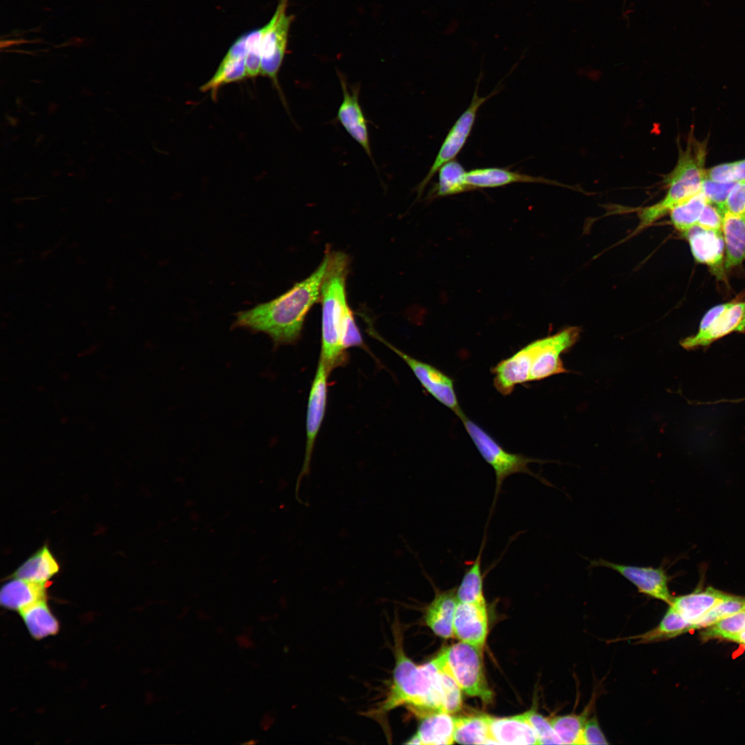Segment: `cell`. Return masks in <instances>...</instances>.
Here are the masks:
<instances>
[{"label": "cell", "instance_id": "44dd1931", "mask_svg": "<svg viewBox=\"0 0 745 745\" xmlns=\"http://www.w3.org/2000/svg\"><path fill=\"white\" fill-rule=\"evenodd\" d=\"M458 601L453 589L437 591L425 613L426 625L438 636L450 638L454 636L453 622Z\"/></svg>", "mask_w": 745, "mask_h": 745}, {"label": "cell", "instance_id": "c3c4849f", "mask_svg": "<svg viewBox=\"0 0 745 745\" xmlns=\"http://www.w3.org/2000/svg\"><path fill=\"white\" fill-rule=\"evenodd\" d=\"M744 646V650H745V644Z\"/></svg>", "mask_w": 745, "mask_h": 745}, {"label": "cell", "instance_id": "7402d4cb", "mask_svg": "<svg viewBox=\"0 0 745 745\" xmlns=\"http://www.w3.org/2000/svg\"><path fill=\"white\" fill-rule=\"evenodd\" d=\"M728 595L721 590L709 586L704 590H695L687 595L673 597L669 606L691 624L694 629V625Z\"/></svg>", "mask_w": 745, "mask_h": 745}, {"label": "cell", "instance_id": "3957f363", "mask_svg": "<svg viewBox=\"0 0 745 745\" xmlns=\"http://www.w3.org/2000/svg\"><path fill=\"white\" fill-rule=\"evenodd\" d=\"M328 262L321 288L322 306L320 359L330 373L347 360L343 345L346 324L352 311L346 298L348 256L341 252L328 253Z\"/></svg>", "mask_w": 745, "mask_h": 745}, {"label": "cell", "instance_id": "1f68e13d", "mask_svg": "<svg viewBox=\"0 0 745 745\" xmlns=\"http://www.w3.org/2000/svg\"><path fill=\"white\" fill-rule=\"evenodd\" d=\"M594 702L595 699L593 698L579 714L572 713L550 718L553 726L562 744H579L583 728L588 719Z\"/></svg>", "mask_w": 745, "mask_h": 745}, {"label": "cell", "instance_id": "f1b7e54d", "mask_svg": "<svg viewBox=\"0 0 745 745\" xmlns=\"http://www.w3.org/2000/svg\"><path fill=\"white\" fill-rule=\"evenodd\" d=\"M438 172V180L429 191L428 199L471 190L466 183V171L456 159L445 163Z\"/></svg>", "mask_w": 745, "mask_h": 745}, {"label": "cell", "instance_id": "ba28073f", "mask_svg": "<svg viewBox=\"0 0 745 745\" xmlns=\"http://www.w3.org/2000/svg\"><path fill=\"white\" fill-rule=\"evenodd\" d=\"M289 0H279L274 14L264 27L261 41V75L268 77L279 95L278 73L286 52L288 32L293 19L287 14Z\"/></svg>", "mask_w": 745, "mask_h": 745}, {"label": "cell", "instance_id": "e575fe53", "mask_svg": "<svg viewBox=\"0 0 745 745\" xmlns=\"http://www.w3.org/2000/svg\"><path fill=\"white\" fill-rule=\"evenodd\" d=\"M439 655L441 659L439 680L442 711L451 714L459 711L462 706L461 689L446 665L442 652Z\"/></svg>", "mask_w": 745, "mask_h": 745}, {"label": "cell", "instance_id": "5bb4252c", "mask_svg": "<svg viewBox=\"0 0 745 745\" xmlns=\"http://www.w3.org/2000/svg\"><path fill=\"white\" fill-rule=\"evenodd\" d=\"M338 77L343 92V100L338 108L337 119L349 135L361 146L374 164L368 121L359 103L360 86L357 84L349 88L343 74L338 72Z\"/></svg>", "mask_w": 745, "mask_h": 745}, {"label": "cell", "instance_id": "ac0fdd59", "mask_svg": "<svg viewBox=\"0 0 745 745\" xmlns=\"http://www.w3.org/2000/svg\"><path fill=\"white\" fill-rule=\"evenodd\" d=\"M246 34L241 35L228 49L212 78L200 90L210 91L213 99H217L219 88L247 78L246 69Z\"/></svg>", "mask_w": 745, "mask_h": 745}, {"label": "cell", "instance_id": "7c38bea8", "mask_svg": "<svg viewBox=\"0 0 745 745\" xmlns=\"http://www.w3.org/2000/svg\"><path fill=\"white\" fill-rule=\"evenodd\" d=\"M329 374L330 372L328 371L323 361L319 358L309 393L306 424V450L303 466L296 484V493L299 490L301 479L310 473V462L314 446L324 420L326 408L328 377Z\"/></svg>", "mask_w": 745, "mask_h": 745}, {"label": "cell", "instance_id": "e0dca14e", "mask_svg": "<svg viewBox=\"0 0 745 745\" xmlns=\"http://www.w3.org/2000/svg\"><path fill=\"white\" fill-rule=\"evenodd\" d=\"M684 234L695 260L708 266L719 277L722 276L725 248L722 231L704 229L696 225Z\"/></svg>", "mask_w": 745, "mask_h": 745}, {"label": "cell", "instance_id": "8d00e7d4", "mask_svg": "<svg viewBox=\"0 0 745 745\" xmlns=\"http://www.w3.org/2000/svg\"><path fill=\"white\" fill-rule=\"evenodd\" d=\"M262 34V28L246 34V69L247 77L249 78H255L261 74Z\"/></svg>", "mask_w": 745, "mask_h": 745}, {"label": "cell", "instance_id": "f6af8a7d", "mask_svg": "<svg viewBox=\"0 0 745 745\" xmlns=\"http://www.w3.org/2000/svg\"><path fill=\"white\" fill-rule=\"evenodd\" d=\"M235 640L238 646L243 648L250 649L255 646V643L248 634H241L236 637Z\"/></svg>", "mask_w": 745, "mask_h": 745}, {"label": "cell", "instance_id": "836d02e7", "mask_svg": "<svg viewBox=\"0 0 745 745\" xmlns=\"http://www.w3.org/2000/svg\"><path fill=\"white\" fill-rule=\"evenodd\" d=\"M744 630H745V608L703 628L701 637L705 641L712 639L732 641Z\"/></svg>", "mask_w": 745, "mask_h": 745}, {"label": "cell", "instance_id": "484cf974", "mask_svg": "<svg viewBox=\"0 0 745 745\" xmlns=\"http://www.w3.org/2000/svg\"><path fill=\"white\" fill-rule=\"evenodd\" d=\"M666 610L662 619L654 628L644 633L619 640L635 641L634 644H648L668 640L693 630V626L684 619L672 606Z\"/></svg>", "mask_w": 745, "mask_h": 745}, {"label": "cell", "instance_id": "83f0119b", "mask_svg": "<svg viewBox=\"0 0 745 745\" xmlns=\"http://www.w3.org/2000/svg\"><path fill=\"white\" fill-rule=\"evenodd\" d=\"M490 716L486 715L456 717L455 742L462 744H497L490 731Z\"/></svg>", "mask_w": 745, "mask_h": 745}, {"label": "cell", "instance_id": "d6a6232c", "mask_svg": "<svg viewBox=\"0 0 745 745\" xmlns=\"http://www.w3.org/2000/svg\"><path fill=\"white\" fill-rule=\"evenodd\" d=\"M707 203V199L700 190L687 200L675 206L670 211V219L674 227L677 230L685 233L696 226Z\"/></svg>", "mask_w": 745, "mask_h": 745}, {"label": "cell", "instance_id": "277c9868", "mask_svg": "<svg viewBox=\"0 0 745 745\" xmlns=\"http://www.w3.org/2000/svg\"><path fill=\"white\" fill-rule=\"evenodd\" d=\"M706 155V143L689 137L685 149H679L675 168L665 177L664 183L668 187L666 194L656 203L639 210V224L637 230L652 224L670 212L675 206L701 190L706 178V170L704 168Z\"/></svg>", "mask_w": 745, "mask_h": 745}, {"label": "cell", "instance_id": "60d3db41", "mask_svg": "<svg viewBox=\"0 0 745 745\" xmlns=\"http://www.w3.org/2000/svg\"><path fill=\"white\" fill-rule=\"evenodd\" d=\"M723 215L717 206L708 201L698 219L697 226L704 229L722 231Z\"/></svg>", "mask_w": 745, "mask_h": 745}, {"label": "cell", "instance_id": "4fadbf2b", "mask_svg": "<svg viewBox=\"0 0 745 745\" xmlns=\"http://www.w3.org/2000/svg\"><path fill=\"white\" fill-rule=\"evenodd\" d=\"M592 567H604L616 571L632 583L638 592L662 601L668 606L673 597L668 588L670 577L663 566L658 568L619 564L604 559L590 561Z\"/></svg>", "mask_w": 745, "mask_h": 745}, {"label": "cell", "instance_id": "5b68a950", "mask_svg": "<svg viewBox=\"0 0 745 745\" xmlns=\"http://www.w3.org/2000/svg\"><path fill=\"white\" fill-rule=\"evenodd\" d=\"M459 419L479 454L495 472L496 484L493 504L496 501L504 481L511 475L519 473H526L547 484V481L533 473L528 468L530 463H540L542 462V460L506 451L491 435L468 418L464 413Z\"/></svg>", "mask_w": 745, "mask_h": 745}, {"label": "cell", "instance_id": "d590c367", "mask_svg": "<svg viewBox=\"0 0 745 745\" xmlns=\"http://www.w3.org/2000/svg\"><path fill=\"white\" fill-rule=\"evenodd\" d=\"M745 608V597L728 595L717 604L699 621L694 629H703Z\"/></svg>", "mask_w": 745, "mask_h": 745}, {"label": "cell", "instance_id": "8992f818", "mask_svg": "<svg viewBox=\"0 0 745 745\" xmlns=\"http://www.w3.org/2000/svg\"><path fill=\"white\" fill-rule=\"evenodd\" d=\"M445 663L462 691L490 703L493 694L486 679L483 648L461 642L443 650Z\"/></svg>", "mask_w": 745, "mask_h": 745}, {"label": "cell", "instance_id": "9a60e30c", "mask_svg": "<svg viewBox=\"0 0 745 745\" xmlns=\"http://www.w3.org/2000/svg\"><path fill=\"white\" fill-rule=\"evenodd\" d=\"M535 350L536 343L533 341L490 369L494 375L493 385L497 392L507 396L513 392L517 385L530 381Z\"/></svg>", "mask_w": 745, "mask_h": 745}, {"label": "cell", "instance_id": "6da1fadb", "mask_svg": "<svg viewBox=\"0 0 745 745\" xmlns=\"http://www.w3.org/2000/svg\"><path fill=\"white\" fill-rule=\"evenodd\" d=\"M328 262L327 252L309 277L288 291L270 301L239 312L232 327L265 333L275 346L295 343L301 336L308 312L320 300Z\"/></svg>", "mask_w": 745, "mask_h": 745}, {"label": "cell", "instance_id": "d4e9b609", "mask_svg": "<svg viewBox=\"0 0 745 745\" xmlns=\"http://www.w3.org/2000/svg\"><path fill=\"white\" fill-rule=\"evenodd\" d=\"M722 231L726 250L724 266L729 270L745 259V215L724 212Z\"/></svg>", "mask_w": 745, "mask_h": 745}, {"label": "cell", "instance_id": "4dcf8cb0", "mask_svg": "<svg viewBox=\"0 0 745 745\" xmlns=\"http://www.w3.org/2000/svg\"><path fill=\"white\" fill-rule=\"evenodd\" d=\"M482 544L476 558L466 568L456 590L458 602L486 603L484 595V575L481 570Z\"/></svg>", "mask_w": 745, "mask_h": 745}, {"label": "cell", "instance_id": "7bdbcfd3", "mask_svg": "<svg viewBox=\"0 0 745 745\" xmlns=\"http://www.w3.org/2000/svg\"><path fill=\"white\" fill-rule=\"evenodd\" d=\"M706 178L717 182H736L734 163H726L713 167L706 171Z\"/></svg>", "mask_w": 745, "mask_h": 745}, {"label": "cell", "instance_id": "603a6c76", "mask_svg": "<svg viewBox=\"0 0 745 745\" xmlns=\"http://www.w3.org/2000/svg\"><path fill=\"white\" fill-rule=\"evenodd\" d=\"M490 731L498 744H539L536 733L525 717H490Z\"/></svg>", "mask_w": 745, "mask_h": 745}, {"label": "cell", "instance_id": "b9f144b4", "mask_svg": "<svg viewBox=\"0 0 745 745\" xmlns=\"http://www.w3.org/2000/svg\"><path fill=\"white\" fill-rule=\"evenodd\" d=\"M608 742L602 731L597 719H588L583 728L579 744H608Z\"/></svg>", "mask_w": 745, "mask_h": 745}, {"label": "cell", "instance_id": "d6986e66", "mask_svg": "<svg viewBox=\"0 0 745 745\" xmlns=\"http://www.w3.org/2000/svg\"><path fill=\"white\" fill-rule=\"evenodd\" d=\"M466 180L470 190L496 188L515 183H539L560 185L557 181L535 177L519 171L498 167L479 168L466 172Z\"/></svg>", "mask_w": 745, "mask_h": 745}, {"label": "cell", "instance_id": "9c48e42d", "mask_svg": "<svg viewBox=\"0 0 745 745\" xmlns=\"http://www.w3.org/2000/svg\"><path fill=\"white\" fill-rule=\"evenodd\" d=\"M479 81H477L470 105L448 132L430 170L418 184L416 188L418 196L422 194L425 187L440 168L448 161L455 159L460 152L471 133L479 108L488 99L499 92V88H496L488 95L479 97Z\"/></svg>", "mask_w": 745, "mask_h": 745}, {"label": "cell", "instance_id": "cb8c5ba5", "mask_svg": "<svg viewBox=\"0 0 745 745\" xmlns=\"http://www.w3.org/2000/svg\"><path fill=\"white\" fill-rule=\"evenodd\" d=\"M46 599L45 584L14 578L6 583L0 591L3 607L19 613L29 606Z\"/></svg>", "mask_w": 745, "mask_h": 745}, {"label": "cell", "instance_id": "ab89813d", "mask_svg": "<svg viewBox=\"0 0 745 745\" xmlns=\"http://www.w3.org/2000/svg\"><path fill=\"white\" fill-rule=\"evenodd\" d=\"M745 215V181H737L731 190L724 204V212Z\"/></svg>", "mask_w": 745, "mask_h": 745}, {"label": "cell", "instance_id": "2e32d148", "mask_svg": "<svg viewBox=\"0 0 745 745\" xmlns=\"http://www.w3.org/2000/svg\"><path fill=\"white\" fill-rule=\"evenodd\" d=\"M488 628L486 603L458 602L453 622L455 637L484 648Z\"/></svg>", "mask_w": 745, "mask_h": 745}, {"label": "cell", "instance_id": "f35d334b", "mask_svg": "<svg viewBox=\"0 0 745 745\" xmlns=\"http://www.w3.org/2000/svg\"><path fill=\"white\" fill-rule=\"evenodd\" d=\"M736 182H717L705 178L701 190L708 201L715 205L724 214V204L728 195Z\"/></svg>", "mask_w": 745, "mask_h": 745}, {"label": "cell", "instance_id": "7a4b0ae2", "mask_svg": "<svg viewBox=\"0 0 745 745\" xmlns=\"http://www.w3.org/2000/svg\"><path fill=\"white\" fill-rule=\"evenodd\" d=\"M399 636L396 630L393 680L375 714L381 716L404 706L421 716L442 711L439 654L426 664L417 665L406 655Z\"/></svg>", "mask_w": 745, "mask_h": 745}, {"label": "cell", "instance_id": "4316f807", "mask_svg": "<svg viewBox=\"0 0 745 745\" xmlns=\"http://www.w3.org/2000/svg\"><path fill=\"white\" fill-rule=\"evenodd\" d=\"M59 570V565L46 546L24 562L12 577L45 584Z\"/></svg>", "mask_w": 745, "mask_h": 745}, {"label": "cell", "instance_id": "ee69618b", "mask_svg": "<svg viewBox=\"0 0 745 745\" xmlns=\"http://www.w3.org/2000/svg\"><path fill=\"white\" fill-rule=\"evenodd\" d=\"M733 163L736 182L745 181V159Z\"/></svg>", "mask_w": 745, "mask_h": 745}, {"label": "cell", "instance_id": "52a82bcc", "mask_svg": "<svg viewBox=\"0 0 745 745\" xmlns=\"http://www.w3.org/2000/svg\"><path fill=\"white\" fill-rule=\"evenodd\" d=\"M745 332V301L717 305L702 319L697 333L680 341L687 350L709 346L732 332Z\"/></svg>", "mask_w": 745, "mask_h": 745}, {"label": "cell", "instance_id": "f546056e", "mask_svg": "<svg viewBox=\"0 0 745 745\" xmlns=\"http://www.w3.org/2000/svg\"><path fill=\"white\" fill-rule=\"evenodd\" d=\"M30 635L37 639L56 634L59 623L50 610L46 599L37 602L19 612Z\"/></svg>", "mask_w": 745, "mask_h": 745}, {"label": "cell", "instance_id": "7dc6e473", "mask_svg": "<svg viewBox=\"0 0 745 745\" xmlns=\"http://www.w3.org/2000/svg\"><path fill=\"white\" fill-rule=\"evenodd\" d=\"M257 742H258V741H257L256 739H249L248 741H246V742H244L243 744H245V745H255Z\"/></svg>", "mask_w": 745, "mask_h": 745}, {"label": "cell", "instance_id": "ffe728a7", "mask_svg": "<svg viewBox=\"0 0 745 745\" xmlns=\"http://www.w3.org/2000/svg\"><path fill=\"white\" fill-rule=\"evenodd\" d=\"M455 717L450 713L437 711L423 716L415 735L408 744L441 745L454 743Z\"/></svg>", "mask_w": 745, "mask_h": 745}, {"label": "cell", "instance_id": "74e56055", "mask_svg": "<svg viewBox=\"0 0 745 745\" xmlns=\"http://www.w3.org/2000/svg\"><path fill=\"white\" fill-rule=\"evenodd\" d=\"M524 714L533 727L539 744H562L553 726L550 719L544 717L535 710L528 711Z\"/></svg>", "mask_w": 745, "mask_h": 745}, {"label": "cell", "instance_id": "8fae6325", "mask_svg": "<svg viewBox=\"0 0 745 745\" xmlns=\"http://www.w3.org/2000/svg\"><path fill=\"white\" fill-rule=\"evenodd\" d=\"M377 336L380 341L405 361L428 393L457 417H460L464 414L455 393L454 380L450 377L435 366L405 353Z\"/></svg>", "mask_w": 745, "mask_h": 745}, {"label": "cell", "instance_id": "bcb514c9", "mask_svg": "<svg viewBox=\"0 0 745 745\" xmlns=\"http://www.w3.org/2000/svg\"><path fill=\"white\" fill-rule=\"evenodd\" d=\"M732 642H737L738 644L744 645L745 644V630H744L742 633H741L737 637H735L732 640Z\"/></svg>", "mask_w": 745, "mask_h": 745}, {"label": "cell", "instance_id": "30bf717a", "mask_svg": "<svg viewBox=\"0 0 745 745\" xmlns=\"http://www.w3.org/2000/svg\"><path fill=\"white\" fill-rule=\"evenodd\" d=\"M577 327L566 328L555 335L535 340L536 350L530 372V381H539L568 372L561 359L577 341Z\"/></svg>", "mask_w": 745, "mask_h": 745}]
</instances>
